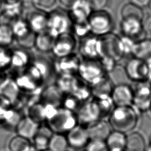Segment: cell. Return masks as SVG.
<instances>
[{
  "label": "cell",
  "instance_id": "cell-1",
  "mask_svg": "<svg viewBox=\"0 0 151 151\" xmlns=\"http://www.w3.org/2000/svg\"><path fill=\"white\" fill-rule=\"evenodd\" d=\"M138 113L132 106H114L108 117V122L112 130L126 134L136 127Z\"/></svg>",
  "mask_w": 151,
  "mask_h": 151
},
{
  "label": "cell",
  "instance_id": "cell-2",
  "mask_svg": "<svg viewBox=\"0 0 151 151\" xmlns=\"http://www.w3.org/2000/svg\"><path fill=\"white\" fill-rule=\"evenodd\" d=\"M45 123L53 133L66 134L78 123L76 112L63 107H57Z\"/></svg>",
  "mask_w": 151,
  "mask_h": 151
},
{
  "label": "cell",
  "instance_id": "cell-3",
  "mask_svg": "<svg viewBox=\"0 0 151 151\" xmlns=\"http://www.w3.org/2000/svg\"><path fill=\"white\" fill-rule=\"evenodd\" d=\"M90 32L97 37L111 32L114 22L110 14L104 9L93 10L87 20Z\"/></svg>",
  "mask_w": 151,
  "mask_h": 151
},
{
  "label": "cell",
  "instance_id": "cell-4",
  "mask_svg": "<svg viewBox=\"0 0 151 151\" xmlns=\"http://www.w3.org/2000/svg\"><path fill=\"white\" fill-rule=\"evenodd\" d=\"M72 24L69 14L63 10H55L48 14L47 31L54 38L68 32Z\"/></svg>",
  "mask_w": 151,
  "mask_h": 151
},
{
  "label": "cell",
  "instance_id": "cell-5",
  "mask_svg": "<svg viewBox=\"0 0 151 151\" xmlns=\"http://www.w3.org/2000/svg\"><path fill=\"white\" fill-rule=\"evenodd\" d=\"M106 75L107 74L103 70L98 60L83 59L81 61L77 76L87 84H94Z\"/></svg>",
  "mask_w": 151,
  "mask_h": 151
},
{
  "label": "cell",
  "instance_id": "cell-6",
  "mask_svg": "<svg viewBox=\"0 0 151 151\" xmlns=\"http://www.w3.org/2000/svg\"><path fill=\"white\" fill-rule=\"evenodd\" d=\"M132 106L140 113L149 111L151 106V87L147 81L136 83Z\"/></svg>",
  "mask_w": 151,
  "mask_h": 151
},
{
  "label": "cell",
  "instance_id": "cell-7",
  "mask_svg": "<svg viewBox=\"0 0 151 151\" xmlns=\"http://www.w3.org/2000/svg\"><path fill=\"white\" fill-rule=\"evenodd\" d=\"M83 38L79 45V53L83 59L99 60L104 55L101 38L88 36Z\"/></svg>",
  "mask_w": 151,
  "mask_h": 151
},
{
  "label": "cell",
  "instance_id": "cell-8",
  "mask_svg": "<svg viewBox=\"0 0 151 151\" xmlns=\"http://www.w3.org/2000/svg\"><path fill=\"white\" fill-rule=\"evenodd\" d=\"M76 114L78 124L86 127L91 123L101 119L98 104L93 97L81 104L76 111Z\"/></svg>",
  "mask_w": 151,
  "mask_h": 151
},
{
  "label": "cell",
  "instance_id": "cell-9",
  "mask_svg": "<svg viewBox=\"0 0 151 151\" xmlns=\"http://www.w3.org/2000/svg\"><path fill=\"white\" fill-rule=\"evenodd\" d=\"M124 73L127 78L135 83L147 80L149 74L148 64L137 57L129 60L124 65Z\"/></svg>",
  "mask_w": 151,
  "mask_h": 151
},
{
  "label": "cell",
  "instance_id": "cell-10",
  "mask_svg": "<svg viewBox=\"0 0 151 151\" xmlns=\"http://www.w3.org/2000/svg\"><path fill=\"white\" fill-rule=\"evenodd\" d=\"M76 46L74 36L66 32L55 38L51 52L56 58L64 57L74 53Z\"/></svg>",
  "mask_w": 151,
  "mask_h": 151
},
{
  "label": "cell",
  "instance_id": "cell-11",
  "mask_svg": "<svg viewBox=\"0 0 151 151\" xmlns=\"http://www.w3.org/2000/svg\"><path fill=\"white\" fill-rule=\"evenodd\" d=\"M80 62L79 57L74 53L64 57L57 58L53 64L54 72L58 75H77Z\"/></svg>",
  "mask_w": 151,
  "mask_h": 151
},
{
  "label": "cell",
  "instance_id": "cell-12",
  "mask_svg": "<svg viewBox=\"0 0 151 151\" xmlns=\"http://www.w3.org/2000/svg\"><path fill=\"white\" fill-rule=\"evenodd\" d=\"M68 146L74 149L85 148L90 140L86 126L77 124L66 134Z\"/></svg>",
  "mask_w": 151,
  "mask_h": 151
},
{
  "label": "cell",
  "instance_id": "cell-13",
  "mask_svg": "<svg viewBox=\"0 0 151 151\" xmlns=\"http://www.w3.org/2000/svg\"><path fill=\"white\" fill-rule=\"evenodd\" d=\"M110 97L114 106H132L133 99V89L127 84L120 83L114 86Z\"/></svg>",
  "mask_w": 151,
  "mask_h": 151
},
{
  "label": "cell",
  "instance_id": "cell-14",
  "mask_svg": "<svg viewBox=\"0 0 151 151\" xmlns=\"http://www.w3.org/2000/svg\"><path fill=\"white\" fill-rule=\"evenodd\" d=\"M72 22H85L93 11L86 0H77L70 8Z\"/></svg>",
  "mask_w": 151,
  "mask_h": 151
},
{
  "label": "cell",
  "instance_id": "cell-15",
  "mask_svg": "<svg viewBox=\"0 0 151 151\" xmlns=\"http://www.w3.org/2000/svg\"><path fill=\"white\" fill-rule=\"evenodd\" d=\"M90 139L105 140L112 129L104 119H99L87 126Z\"/></svg>",
  "mask_w": 151,
  "mask_h": 151
},
{
  "label": "cell",
  "instance_id": "cell-16",
  "mask_svg": "<svg viewBox=\"0 0 151 151\" xmlns=\"http://www.w3.org/2000/svg\"><path fill=\"white\" fill-rule=\"evenodd\" d=\"M53 133L52 130L45 123L40 124L35 134L32 137V144L38 151L48 149L50 140Z\"/></svg>",
  "mask_w": 151,
  "mask_h": 151
},
{
  "label": "cell",
  "instance_id": "cell-17",
  "mask_svg": "<svg viewBox=\"0 0 151 151\" xmlns=\"http://www.w3.org/2000/svg\"><path fill=\"white\" fill-rule=\"evenodd\" d=\"M32 31L35 34L47 31L48 14L42 11H34L28 14L26 19Z\"/></svg>",
  "mask_w": 151,
  "mask_h": 151
},
{
  "label": "cell",
  "instance_id": "cell-18",
  "mask_svg": "<svg viewBox=\"0 0 151 151\" xmlns=\"http://www.w3.org/2000/svg\"><path fill=\"white\" fill-rule=\"evenodd\" d=\"M40 124L29 116H26L21 118L15 129L17 134L30 139L35 134Z\"/></svg>",
  "mask_w": 151,
  "mask_h": 151
},
{
  "label": "cell",
  "instance_id": "cell-19",
  "mask_svg": "<svg viewBox=\"0 0 151 151\" xmlns=\"http://www.w3.org/2000/svg\"><path fill=\"white\" fill-rule=\"evenodd\" d=\"M27 50L22 48L12 50L10 68L23 71L28 67L32 59Z\"/></svg>",
  "mask_w": 151,
  "mask_h": 151
},
{
  "label": "cell",
  "instance_id": "cell-20",
  "mask_svg": "<svg viewBox=\"0 0 151 151\" xmlns=\"http://www.w3.org/2000/svg\"><path fill=\"white\" fill-rule=\"evenodd\" d=\"M40 101L55 107H60L64 94L55 85H51L41 93Z\"/></svg>",
  "mask_w": 151,
  "mask_h": 151
},
{
  "label": "cell",
  "instance_id": "cell-21",
  "mask_svg": "<svg viewBox=\"0 0 151 151\" xmlns=\"http://www.w3.org/2000/svg\"><path fill=\"white\" fill-rule=\"evenodd\" d=\"M120 26L124 35L133 39L139 37L144 31L142 21L136 19H122Z\"/></svg>",
  "mask_w": 151,
  "mask_h": 151
},
{
  "label": "cell",
  "instance_id": "cell-22",
  "mask_svg": "<svg viewBox=\"0 0 151 151\" xmlns=\"http://www.w3.org/2000/svg\"><path fill=\"white\" fill-rule=\"evenodd\" d=\"M126 134L124 133L112 130L105 140L109 151H120L125 149Z\"/></svg>",
  "mask_w": 151,
  "mask_h": 151
},
{
  "label": "cell",
  "instance_id": "cell-23",
  "mask_svg": "<svg viewBox=\"0 0 151 151\" xmlns=\"http://www.w3.org/2000/svg\"><path fill=\"white\" fill-rule=\"evenodd\" d=\"M146 141L143 135L138 132H130L126 135V151H146Z\"/></svg>",
  "mask_w": 151,
  "mask_h": 151
},
{
  "label": "cell",
  "instance_id": "cell-24",
  "mask_svg": "<svg viewBox=\"0 0 151 151\" xmlns=\"http://www.w3.org/2000/svg\"><path fill=\"white\" fill-rule=\"evenodd\" d=\"M23 13L24 2L22 0H19L14 2H5L3 12L1 15L7 20L12 21L20 18Z\"/></svg>",
  "mask_w": 151,
  "mask_h": 151
},
{
  "label": "cell",
  "instance_id": "cell-25",
  "mask_svg": "<svg viewBox=\"0 0 151 151\" xmlns=\"http://www.w3.org/2000/svg\"><path fill=\"white\" fill-rule=\"evenodd\" d=\"M0 94L8 100L11 103L16 102L21 91L14 79H6L0 86Z\"/></svg>",
  "mask_w": 151,
  "mask_h": 151
},
{
  "label": "cell",
  "instance_id": "cell-26",
  "mask_svg": "<svg viewBox=\"0 0 151 151\" xmlns=\"http://www.w3.org/2000/svg\"><path fill=\"white\" fill-rule=\"evenodd\" d=\"M55 38L47 31L37 33L35 35L34 47L40 52L47 53L51 52Z\"/></svg>",
  "mask_w": 151,
  "mask_h": 151
},
{
  "label": "cell",
  "instance_id": "cell-27",
  "mask_svg": "<svg viewBox=\"0 0 151 151\" xmlns=\"http://www.w3.org/2000/svg\"><path fill=\"white\" fill-rule=\"evenodd\" d=\"M113 87L112 81L107 74L94 84L90 86L92 96L94 97L110 95Z\"/></svg>",
  "mask_w": 151,
  "mask_h": 151
},
{
  "label": "cell",
  "instance_id": "cell-28",
  "mask_svg": "<svg viewBox=\"0 0 151 151\" xmlns=\"http://www.w3.org/2000/svg\"><path fill=\"white\" fill-rule=\"evenodd\" d=\"M133 55L147 63L151 61V39H145L137 42Z\"/></svg>",
  "mask_w": 151,
  "mask_h": 151
},
{
  "label": "cell",
  "instance_id": "cell-29",
  "mask_svg": "<svg viewBox=\"0 0 151 151\" xmlns=\"http://www.w3.org/2000/svg\"><path fill=\"white\" fill-rule=\"evenodd\" d=\"M120 14L122 19H136L142 21L144 14L141 6L133 3L129 2L124 4L122 8Z\"/></svg>",
  "mask_w": 151,
  "mask_h": 151
},
{
  "label": "cell",
  "instance_id": "cell-30",
  "mask_svg": "<svg viewBox=\"0 0 151 151\" xmlns=\"http://www.w3.org/2000/svg\"><path fill=\"white\" fill-rule=\"evenodd\" d=\"M10 25L16 40L24 37L32 31L27 21L21 18L13 20Z\"/></svg>",
  "mask_w": 151,
  "mask_h": 151
},
{
  "label": "cell",
  "instance_id": "cell-31",
  "mask_svg": "<svg viewBox=\"0 0 151 151\" xmlns=\"http://www.w3.org/2000/svg\"><path fill=\"white\" fill-rule=\"evenodd\" d=\"M31 145L29 139L17 134L9 140L8 146L10 151H27Z\"/></svg>",
  "mask_w": 151,
  "mask_h": 151
},
{
  "label": "cell",
  "instance_id": "cell-32",
  "mask_svg": "<svg viewBox=\"0 0 151 151\" xmlns=\"http://www.w3.org/2000/svg\"><path fill=\"white\" fill-rule=\"evenodd\" d=\"M68 147L66 136L64 134L54 133L52 135L48 149L51 151H64Z\"/></svg>",
  "mask_w": 151,
  "mask_h": 151
},
{
  "label": "cell",
  "instance_id": "cell-33",
  "mask_svg": "<svg viewBox=\"0 0 151 151\" xmlns=\"http://www.w3.org/2000/svg\"><path fill=\"white\" fill-rule=\"evenodd\" d=\"M96 101L99 107L101 119L109 117L111 111L114 107V104L111 100L110 95L103 96L98 97H93Z\"/></svg>",
  "mask_w": 151,
  "mask_h": 151
},
{
  "label": "cell",
  "instance_id": "cell-34",
  "mask_svg": "<svg viewBox=\"0 0 151 151\" xmlns=\"http://www.w3.org/2000/svg\"><path fill=\"white\" fill-rule=\"evenodd\" d=\"M15 40V37L8 23H0V45L9 47Z\"/></svg>",
  "mask_w": 151,
  "mask_h": 151
},
{
  "label": "cell",
  "instance_id": "cell-35",
  "mask_svg": "<svg viewBox=\"0 0 151 151\" xmlns=\"http://www.w3.org/2000/svg\"><path fill=\"white\" fill-rule=\"evenodd\" d=\"M83 103L72 94H64L61 107L76 112Z\"/></svg>",
  "mask_w": 151,
  "mask_h": 151
},
{
  "label": "cell",
  "instance_id": "cell-36",
  "mask_svg": "<svg viewBox=\"0 0 151 151\" xmlns=\"http://www.w3.org/2000/svg\"><path fill=\"white\" fill-rule=\"evenodd\" d=\"M11 52L8 47L0 45V71H5L11 67Z\"/></svg>",
  "mask_w": 151,
  "mask_h": 151
},
{
  "label": "cell",
  "instance_id": "cell-37",
  "mask_svg": "<svg viewBox=\"0 0 151 151\" xmlns=\"http://www.w3.org/2000/svg\"><path fill=\"white\" fill-rule=\"evenodd\" d=\"M119 43L120 50L123 55L126 54H133L136 42L134 39L124 35L119 38Z\"/></svg>",
  "mask_w": 151,
  "mask_h": 151
},
{
  "label": "cell",
  "instance_id": "cell-38",
  "mask_svg": "<svg viewBox=\"0 0 151 151\" xmlns=\"http://www.w3.org/2000/svg\"><path fill=\"white\" fill-rule=\"evenodd\" d=\"M36 34L31 31L27 35L19 39H17V42L20 48L29 50L34 47Z\"/></svg>",
  "mask_w": 151,
  "mask_h": 151
},
{
  "label": "cell",
  "instance_id": "cell-39",
  "mask_svg": "<svg viewBox=\"0 0 151 151\" xmlns=\"http://www.w3.org/2000/svg\"><path fill=\"white\" fill-rule=\"evenodd\" d=\"M72 28L74 34L80 38H84L87 36L90 32V29L87 21L85 22L73 23Z\"/></svg>",
  "mask_w": 151,
  "mask_h": 151
},
{
  "label": "cell",
  "instance_id": "cell-40",
  "mask_svg": "<svg viewBox=\"0 0 151 151\" xmlns=\"http://www.w3.org/2000/svg\"><path fill=\"white\" fill-rule=\"evenodd\" d=\"M98 61L103 70L107 74L112 71L116 65V61L108 55H103L98 60Z\"/></svg>",
  "mask_w": 151,
  "mask_h": 151
},
{
  "label": "cell",
  "instance_id": "cell-41",
  "mask_svg": "<svg viewBox=\"0 0 151 151\" xmlns=\"http://www.w3.org/2000/svg\"><path fill=\"white\" fill-rule=\"evenodd\" d=\"M86 151H109L105 140L90 139L85 147Z\"/></svg>",
  "mask_w": 151,
  "mask_h": 151
},
{
  "label": "cell",
  "instance_id": "cell-42",
  "mask_svg": "<svg viewBox=\"0 0 151 151\" xmlns=\"http://www.w3.org/2000/svg\"><path fill=\"white\" fill-rule=\"evenodd\" d=\"M57 3V0H32V4L36 8L41 11L52 9Z\"/></svg>",
  "mask_w": 151,
  "mask_h": 151
},
{
  "label": "cell",
  "instance_id": "cell-43",
  "mask_svg": "<svg viewBox=\"0 0 151 151\" xmlns=\"http://www.w3.org/2000/svg\"><path fill=\"white\" fill-rule=\"evenodd\" d=\"M11 102L0 94V124L2 123L5 115L8 110L11 107Z\"/></svg>",
  "mask_w": 151,
  "mask_h": 151
},
{
  "label": "cell",
  "instance_id": "cell-44",
  "mask_svg": "<svg viewBox=\"0 0 151 151\" xmlns=\"http://www.w3.org/2000/svg\"><path fill=\"white\" fill-rule=\"evenodd\" d=\"M93 10L103 9L108 4L109 0H86Z\"/></svg>",
  "mask_w": 151,
  "mask_h": 151
},
{
  "label": "cell",
  "instance_id": "cell-45",
  "mask_svg": "<svg viewBox=\"0 0 151 151\" xmlns=\"http://www.w3.org/2000/svg\"><path fill=\"white\" fill-rule=\"evenodd\" d=\"M142 25L145 32L151 35V15L147 16L145 18L143 23H142Z\"/></svg>",
  "mask_w": 151,
  "mask_h": 151
},
{
  "label": "cell",
  "instance_id": "cell-46",
  "mask_svg": "<svg viewBox=\"0 0 151 151\" xmlns=\"http://www.w3.org/2000/svg\"><path fill=\"white\" fill-rule=\"evenodd\" d=\"M65 7L70 8L77 0H58Z\"/></svg>",
  "mask_w": 151,
  "mask_h": 151
},
{
  "label": "cell",
  "instance_id": "cell-47",
  "mask_svg": "<svg viewBox=\"0 0 151 151\" xmlns=\"http://www.w3.org/2000/svg\"><path fill=\"white\" fill-rule=\"evenodd\" d=\"M133 2L140 6H144L149 4L150 0H132Z\"/></svg>",
  "mask_w": 151,
  "mask_h": 151
},
{
  "label": "cell",
  "instance_id": "cell-48",
  "mask_svg": "<svg viewBox=\"0 0 151 151\" xmlns=\"http://www.w3.org/2000/svg\"><path fill=\"white\" fill-rule=\"evenodd\" d=\"M6 79V76L5 71H0V86Z\"/></svg>",
  "mask_w": 151,
  "mask_h": 151
},
{
  "label": "cell",
  "instance_id": "cell-49",
  "mask_svg": "<svg viewBox=\"0 0 151 151\" xmlns=\"http://www.w3.org/2000/svg\"><path fill=\"white\" fill-rule=\"evenodd\" d=\"M148 67H149V74H148V78L147 81H151V61L148 63Z\"/></svg>",
  "mask_w": 151,
  "mask_h": 151
},
{
  "label": "cell",
  "instance_id": "cell-50",
  "mask_svg": "<svg viewBox=\"0 0 151 151\" xmlns=\"http://www.w3.org/2000/svg\"><path fill=\"white\" fill-rule=\"evenodd\" d=\"M4 4H5L4 0H0V15L2 14L3 12Z\"/></svg>",
  "mask_w": 151,
  "mask_h": 151
},
{
  "label": "cell",
  "instance_id": "cell-51",
  "mask_svg": "<svg viewBox=\"0 0 151 151\" xmlns=\"http://www.w3.org/2000/svg\"><path fill=\"white\" fill-rule=\"evenodd\" d=\"M146 151H151V145H150V144H149L148 147L146 148Z\"/></svg>",
  "mask_w": 151,
  "mask_h": 151
},
{
  "label": "cell",
  "instance_id": "cell-52",
  "mask_svg": "<svg viewBox=\"0 0 151 151\" xmlns=\"http://www.w3.org/2000/svg\"><path fill=\"white\" fill-rule=\"evenodd\" d=\"M17 1H19V0H4L5 2H14Z\"/></svg>",
  "mask_w": 151,
  "mask_h": 151
},
{
  "label": "cell",
  "instance_id": "cell-53",
  "mask_svg": "<svg viewBox=\"0 0 151 151\" xmlns=\"http://www.w3.org/2000/svg\"><path fill=\"white\" fill-rule=\"evenodd\" d=\"M148 5H149V7L150 9L151 10V0H150V1H149V2Z\"/></svg>",
  "mask_w": 151,
  "mask_h": 151
},
{
  "label": "cell",
  "instance_id": "cell-54",
  "mask_svg": "<svg viewBox=\"0 0 151 151\" xmlns=\"http://www.w3.org/2000/svg\"><path fill=\"white\" fill-rule=\"evenodd\" d=\"M42 151H51V150H50L49 149H46V150H42Z\"/></svg>",
  "mask_w": 151,
  "mask_h": 151
},
{
  "label": "cell",
  "instance_id": "cell-55",
  "mask_svg": "<svg viewBox=\"0 0 151 151\" xmlns=\"http://www.w3.org/2000/svg\"><path fill=\"white\" fill-rule=\"evenodd\" d=\"M149 144L151 145V136H150V143Z\"/></svg>",
  "mask_w": 151,
  "mask_h": 151
},
{
  "label": "cell",
  "instance_id": "cell-56",
  "mask_svg": "<svg viewBox=\"0 0 151 151\" xmlns=\"http://www.w3.org/2000/svg\"><path fill=\"white\" fill-rule=\"evenodd\" d=\"M64 151H70V150H68V149H66V150H64Z\"/></svg>",
  "mask_w": 151,
  "mask_h": 151
},
{
  "label": "cell",
  "instance_id": "cell-57",
  "mask_svg": "<svg viewBox=\"0 0 151 151\" xmlns=\"http://www.w3.org/2000/svg\"><path fill=\"white\" fill-rule=\"evenodd\" d=\"M149 111L151 112V106H150V109H149Z\"/></svg>",
  "mask_w": 151,
  "mask_h": 151
},
{
  "label": "cell",
  "instance_id": "cell-58",
  "mask_svg": "<svg viewBox=\"0 0 151 151\" xmlns=\"http://www.w3.org/2000/svg\"><path fill=\"white\" fill-rule=\"evenodd\" d=\"M120 151H126L125 150H120Z\"/></svg>",
  "mask_w": 151,
  "mask_h": 151
},
{
  "label": "cell",
  "instance_id": "cell-59",
  "mask_svg": "<svg viewBox=\"0 0 151 151\" xmlns=\"http://www.w3.org/2000/svg\"><path fill=\"white\" fill-rule=\"evenodd\" d=\"M0 23H1V22H0Z\"/></svg>",
  "mask_w": 151,
  "mask_h": 151
}]
</instances>
